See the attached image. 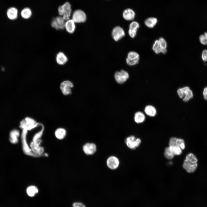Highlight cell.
I'll return each instance as SVG.
<instances>
[{
    "instance_id": "1",
    "label": "cell",
    "mask_w": 207,
    "mask_h": 207,
    "mask_svg": "<svg viewBox=\"0 0 207 207\" xmlns=\"http://www.w3.org/2000/svg\"><path fill=\"white\" fill-rule=\"evenodd\" d=\"M177 92L179 97L181 98H183L184 102L188 101L193 97V92L188 87L179 89Z\"/></svg>"
},
{
    "instance_id": "2",
    "label": "cell",
    "mask_w": 207,
    "mask_h": 207,
    "mask_svg": "<svg viewBox=\"0 0 207 207\" xmlns=\"http://www.w3.org/2000/svg\"><path fill=\"white\" fill-rule=\"evenodd\" d=\"M139 58V55L137 53L134 51H131L128 53L126 62L129 66H134L138 63Z\"/></svg>"
},
{
    "instance_id": "3",
    "label": "cell",
    "mask_w": 207,
    "mask_h": 207,
    "mask_svg": "<svg viewBox=\"0 0 207 207\" xmlns=\"http://www.w3.org/2000/svg\"><path fill=\"white\" fill-rule=\"evenodd\" d=\"M73 86V83L71 81L66 80L61 83L60 88L62 93L64 95L67 96L71 94L72 89Z\"/></svg>"
},
{
    "instance_id": "4",
    "label": "cell",
    "mask_w": 207,
    "mask_h": 207,
    "mask_svg": "<svg viewBox=\"0 0 207 207\" xmlns=\"http://www.w3.org/2000/svg\"><path fill=\"white\" fill-rule=\"evenodd\" d=\"M87 16L85 13L80 9H77L73 12L72 20L75 23H80L85 22L86 20Z\"/></svg>"
},
{
    "instance_id": "5",
    "label": "cell",
    "mask_w": 207,
    "mask_h": 207,
    "mask_svg": "<svg viewBox=\"0 0 207 207\" xmlns=\"http://www.w3.org/2000/svg\"><path fill=\"white\" fill-rule=\"evenodd\" d=\"M125 143L129 148L133 150L139 146L141 141L140 138H136L134 136H131L126 138Z\"/></svg>"
},
{
    "instance_id": "6",
    "label": "cell",
    "mask_w": 207,
    "mask_h": 207,
    "mask_svg": "<svg viewBox=\"0 0 207 207\" xmlns=\"http://www.w3.org/2000/svg\"><path fill=\"white\" fill-rule=\"evenodd\" d=\"M114 78L116 82L122 84L125 82L129 78V75L128 72L124 70L116 72L114 75Z\"/></svg>"
},
{
    "instance_id": "7",
    "label": "cell",
    "mask_w": 207,
    "mask_h": 207,
    "mask_svg": "<svg viewBox=\"0 0 207 207\" xmlns=\"http://www.w3.org/2000/svg\"><path fill=\"white\" fill-rule=\"evenodd\" d=\"M125 32L122 28L119 26L114 27L112 31V36L113 39L117 41L124 36Z\"/></svg>"
},
{
    "instance_id": "8",
    "label": "cell",
    "mask_w": 207,
    "mask_h": 207,
    "mask_svg": "<svg viewBox=\"0 0 207 207\" xmlns=\"http://www.w3.org/2000/svg\"><path fill=\"white\" fill-rule=\"evenodd\" d=\"M198 163H195L185 158L183 164V167L186 171L190 173L194 172L198 167Z\"/></svg>"
},
{
    "instance_id": "9",
    "label": "cell",
    "mask_w": 207,
    "mask_h": 207,
    "mask_svg": "<svg viewBox=\"0 0 207 207\" xmlns=\"http://www.w3.org/2000/svg\"><path fill=\"white\" fill-rule=\"evenodd\" d=\"M65 20L62 17L58 16L53 19L51 23L52 27L56 30H61L65 28Z\"/></svg>"
},
{
    "instance_id": "10",
    "label": "cell",
    "mask_w": 207,
    "mask_h": 207,
    "mask_svg": "<svg viewBox=\"0 0 207 207\" xmlns=\"http://www.w3.org/2000/svg\"><path fill=\"white\" fill-rule=\"evenodd\" d=\"M96 146L93 143H87L83 146V150L84 153L87 155L94 154L96 151Z\"/></svg>"
},
{
    "instance_id": "11",
    "label": "cell",
    "mask_w": 207,
    "mask_h": 207,
    "mask_svg": "<svg viewBox=\"0 0 207 207\" xmlns=\"http://www.w3.org/2000/svg\"><path fill=\"white\" fill-rule=\"evenodd\" d=\"M169 146L177 145L179 146L182 150L185 148V144L184 140L182 139L177 138L175 137L171 138L169 143Z\"/></svg>"
},
{
    "instance_id": "12",
    "label": "cell",
    "mask_w": 207,
    "mask_h": 207,
    "mask_svg": "<svg viewBox=\"0 0 207 207\" xmlns=\"http://www.w3.org/2000/svg\"><path fill=\"white\" fill-rule=\"evenodd\" d=\"M119 162L118 159L115 156H111L107 160L108 166L112 169H115L119 166Z\"/></svg>"
},
{
    "instance_id": "13",
    "label": "cell",
    "mask_w": 207,
    "mask_h": 207,
    "mask_svg": "<svg viewBox=\"0 0 207 207\" xmlns=\"http://www.w3.org/2000/svg\"><path fill=\"white\" fill-rule=\"evenodd\" d=\"M135 16V13L132 9L128 8L125 9L123 11L122 16L126 20L129 21L133 20Z\"/></svg>"
},
{
    "instance_id": "14",
    "label": "cell",
    "mask_w": 207,
    "mask_h": 207,
    "mask_svg": "<svg viewBox=\"0 0 207 207\" xmlns=\"http://www.w3.org/2000/svg\"><path fill=\"white\" fill-rule=\"evenodd\" d=\"M64 10L63 18L64 20H68L70 16L72 9L70 4L66 2L62 5Z\"/></svg>"
},
{
    "instance_id": "15",
    "label": "cell",
    "mask_w": 207,
    "mask_h": 207,
    "mask_svg": "<svg viewBox=\"0 0 207 207\" xmlns=\"http://www.w3.org/2000/svg\"><path fill=\"white\" fill-rule=\"evenodd\" d=\"M20 136L19 130L16 129L12 130L9 134V141L12 144H15L18 143V138Z\"/></svg>"
},
{
    "instance_id": "16",
    "label": "cell",
    "mask_w": 207,
    "mask_h": 207,
    "mask_svg": "<svg viewBox=\"0 0 207 207\" xmlns=\"http://www.w3.org/2000/svg\"><path fill=\"white\" fill-rule=\"evenodd\" d=\"M75 22L72 19H68L65 22V28L67 31L70 34L74 32L76 28Z\"/></svg>"
},
{
    "instance_id": "17",
    "label": "cell",
    "mask_w": 207,
    "mask_h": 207,
    "mask_svg": "<svg viewBox=\"0 0 207 207\" xmlns=\"http://www.w3.org/2000/svg\"><path fill=\"white\" fill-rule=\"evenodd\" d=\"M8 18L11 20L16 19L18 17V11L14 7H11L8 9L7 12Z\"/></svg>"
},
{
    "instance_id": "18",
    "label": "cell",
    "mask_w": 207,
    "mask_h": 207,
    "mask_svg": "<svg viewBox=\"0 0 207 207\" xmlns=\"http://www.w3.org/2000/svg\"><path fill=\"white\" fill-rule=\"evenodd\" d=\"M68 60L66 55L62 52L58 53L56 56V61L57 63L60 65L64 64Z\"/></svg>"
},
{
    "instance_id": "19",
    "label": "cell",
    "mask_w": 207,
    "mask_h": 207,
    "mask_svg": "<svg viewBox=\"0 0 207 207\" xmlns=\"http://www.w3.org/2000/svg\"><path fill=\"white\" fill-rule=\"evenodd\" d=\"M55 135L57 138L59 140L64 139L66 135V130L63 128H57L55 132Z\"/></svg>"
},
{
    "instance_id": "20",
    "label": "cell",
    "mask_w": 207,
    "mask_h": 207,
    "mask_svg": "<svg viewBox=\"0 0 207 207\" xmlns=\"http://www.w3.org/2000/svg\"><path fill=\"white\" fill-rule=\"evenodd\" d=\"M158 22L157 18L154 17H150L147 18L144 21L145 25L150 28L154 27Z\"/></svg>"
},
{
    "instance_id": "21",
    "label": "cell",
    "mask_w": 207,
    "mask_h": 207,
    "mask_svg": "<svg viewBox=\"0 0 207 207\" xmlns=\"http://www.w3.org/2000/svg\"><path fill=\"white\" fill-rule=\"evenodd\" d=\"M144 112L147 115L150 117L154 116L157 113L155 108L150 105H147L145 107Z\"/></svg>"
},
{
    "instance_id": "22",
    "label": "cell",
    "mask_w": 207,
    "mask_h": 207,
    "mask_svg": "<svg viewBox=\"0 0 207 207\" xmlns=\"http://www.w3.org/2000/svg\"><path fill=\"white\" fill-rule=\"evenodd\" d=\"M145 116L142 112L139 111L136 112L135 114L134 120L137 123H141L145 120Z\"/></svg>"
},
{
    "instance_id": "23",
    "label": "cell",
    "mask_w": 207,
    "mask_h": 207,
    "mask_svg": "<svg viewBox=\"0 0 207 207\" xmlns=\"http://www.w3.org/2000/svg\"><path fill=\"white\" fill-rule=\"evenodd\" d=\"M38 190L35 186L31 185L28 187L26 189V192L28 195L30 197H32L38 193Z\"/></svg>"
},
{
    "instance_id": "24",
    "label": "cell",
    "mask_w": 207,
    "mask_h": 207,
    "mask_svg": "<svg viewBox=\"0 0 207 207\" xmlns=\"http://www.w3.org/2000/svg\"><path fill=\"white\" fill-rule=\"evenodd\" d=\"M32 14V12L31 9L28 7L23 9L21 13L22 17L25 19L29 18L31 16Z\"/></svg>"
},
{
    "instance_id": "25",
    "label": "cell",
    "mask_w": 207,
    "mask_h": 207,
    "mask_svg": "<svg viewBox=\"0 0 207 207\" xmlns=\"http://www.w3.org/2000/svg\"><path fill=\"white\" fill-rule=\"evenodd\" d=\"M160 46L162 49V53L165 54L167 50V43L165 39L163 37H160L158 39Z\"/></svg>"
},
{
    "instance_id": "26",
    "label": "cell",
    "mask_w": 207,
    "mask_h": 207,
    "mask_svg": "<svg viewBox=\"0 0 207 207\" xmlns=\"http://www.w3.org/2000/svg\"><path fill=\"white\" fill-rule=\"evenodd\" d=\"M170 150L174 155H179L182 153V150L177 145L169 146Z\"/></svg>"
},
{
    "instance_id": "27",
    "label": "cell",
    "mask_w": 207,
    "mask_h": 207,
    "mask_svg": "<svg viewBox=\"0 0 207 207\" xmlns=\"http://www.w3.org/2000/svg\"><path fill=\"white\" fill-rule=\"evenodd\" d=\"M153 50L156 54H158L162 52V49L161 48L158 40L155 41L152 47Z\"/></svg>"
},
{
    "instance_id": "28",
    "label": "cell",
    "mask_w": 207,
    "mask_h": 207,
    "mask_svg": "<svg viewBox=\"0 0 207 207\" xmlns=\"http://www.w3.org/2000/svg\"><path fill=\"white\" fill-rule=\"evenodd\" d=\"M164 155L166 158L168 160L172 159L174 156L170 151L169 147H168L165 149Z\"/></svg>"
},
{
    "instance_id": "29",
    "label": "cell",
    "mask_w": 207,
    "mask_h": 207,
    "mask_svg": "<svg viewBox=\"0 0 207 207\" xmlns=\"http://www.w3.org/2000/svg\"><path fill=\"white\" fill-rule=\"evenodd\" d=\"M185 159L191 161L195 163H198V160L195 156L193 153H190L186 156Z\"/></svg>"
},
{
    "instance_id": "30",
    "label": "cell",
    "mask_w": 207,
    "mask_h": 207,
    "mask_svg": "<svg viewBox=\"0 0 207 207\" xmlns=\"http://www.w3.org/2000/svg\"><path fill=\"white\" fill-rule=\"evenodd\" d=\"M199 39L200 43L202 44L207 45V32L200 35Z\"/></svg>"
},
{
    "instance_id": "31",
    "label": "cell",
    "mask_w": 207,
    "mask_h": 207,
    "mask_svg": "<svg viewBox=\"0 0 207 207\" xmlns=\"http://www.w3.org/2000/svg\"><path fill=\"white\" fill-rule=\"evenodd\" d=\"M140 25L137 22L133 21L130 24L129 26V29L137 30L139 28Z\"/></svg>"
},
{
    "instance_id": "32",
    "label": "cell",
    "mask_w": 207,
    "mask_h": 207,
    "mask_svg": "<svg viewBox=\"0 0 207 207\" xmlns=\"http://www.w3.org/2000/svg\"><path fill=\"white\" fill-rule=\"evenodd\" d=\"M137 30L129 29L128 30V33L130 37L132 38H135L137 33Z\"/></svg>"
},
{
    "instance_id": "33",
    "label": "cell",
    "mask_w": 207,
    "mask_h": 207,
    "mask_svg": "<svg viewBox=\"0 0 207 207\" xmlns=\"http://www.w3.org/2000/svg\"><path fill=\"white\" fill-rule=\"evenodd\" d=\"M202 58L204 61H207V50H204L202 53Z\"/></svg>"
},
{
    "instance_id": "34",
    "label": "cell",
    "mask_w": 207,
    "mask_h": 207,
    "mask_svg": "<svg viewBox=\"0 0 207 207\" xmlns=\"http://www.w3.org/2000/svg\"><path fill=\"white\" fill-rule=\"evenodd\" d=\"M73 207H86L82 203L80 202H75L73 204Z\"/></svg>"
},
{
    "instance_id": "35",
    "label": "cell",
    "mask_w": 207,
    "mask_h": 207,
    "mask_svg": "<svg viewBox=\"0 0 207 207\" xmlns=\"http://www.w3.org/2000/svg\"><path fill=\"white\" fill-rule=\"evenodd\" d=\"M203 95L204 99L207 100V87L204 88L203 92Z\"/></svg>"
},
{
    "instance_id": "36",
    "label": "cell",
    "mask_w": 207,
    "mask_h": 207,
    "mask_svg": "<svg viewBox=\"0 0 207 207\" xmlns=\"http://www.w3.org/2000/svg\"><path fill=\"white\" fill-rule=\"evenodd\" d=\"M58 12L60 15H63L64 13V10L62 5L59 6L58 7Z\"/></svg>"
}]
</instances>
